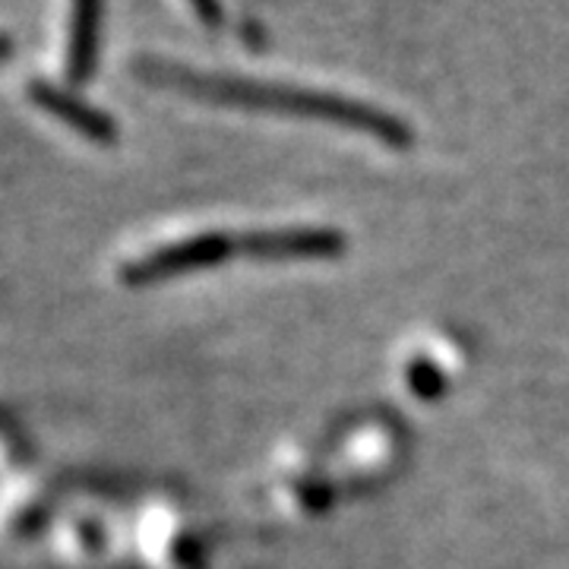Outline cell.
<instances>
[{
	"instance_id": "cell-1",
	"label": "cell",
	"mask_w": 569,
	"mask_h": 569,
	"mask_svg": "<svg viewBox=\"0 0 569 569\" xmlns=\"http://www.w3.org/2000/svg\"><path fill=\"white\" fill-rule=\"evenodd\" d=\"M149 80H159L162 86L181 89L187 96H197L206 102L241 104V108H260V111H279L291 118H310V121L336 123L348 130H361L373 140L387 142L392 149H408L411 146V127L392 118L383 108L332 96V92H317V89H298L284 82L266 80H241V77H219V73H197L178 63H146L142 67Z\"/></svg>"
},
{
	"instance_id": "cell-2",
	"label": "cell",
	"mask_w": 569,
	"mask_h": 569,
	"mask_svg": "<svg viewBox=\"0 0 569 569\" xmlns=\"http://www.w3.org/2000/svg\"><path fill=\"white\" fill-rule=\"evenodd\" d=\"M234 253H241V238L222 234V231L197 234V238H187V241H178V244L159 247V250L146 253V257L133 260V263H123L121 282H162V279H174V276H183V272H197V269L219 266L228 257H234Z\"/></svg>"
},
{
	"instance_id": "cell-5",
	"label": "cell",
	"mask_w": 569,
	"mask_h": 569,
	"mask_svg": "<svg viewBox=\"0 0 569 569\" xmlns=\"http://www.w3.org/2000/svg\"><path fill=\"white\" fill-rule=\"evenodd\" d=\"M104 0H70V26H67V77L70 82L89 80L99 58V32H102Z\"/></svg>"
},
{
	"instance_id": "cell-3",
	"label": "cell",
	"mask_w": 569,
	"mask_h": 569,
	"mask_svg": "<svg viewBox=\"0 0 569 569\" xmlns=\"http://www.w3.org/2000/svg\"><path fill=\"white\" fill-rule=\"evenodd\" d=\"M241 250L260 260H317L339 257L346 234L336 228H266L241 234Z\"/></svg>"
},
{
	"instance_id": "cell-7",
	"label": "cell",
	"mask_w": 569,
	"mask_h": 569,
	"mask_svg": "<svg viewBox=\"0 0 569 569\" xmlns=\"http://www.w3.org/2000/svg\"><path fill=\"white\" fill-rule=\"evenodd\" d=\"M197 17L206 22H219V0H190Z\"/></svg>"
},
{
	"instance_id": "cell-6",
	"label": "cell",
	"mask_w": 569,
	"mask_h": 569,
	"mask_svg": "<svg viewBox=\"0 0 569 569\" xmlns=\"http://www.w3.org/2000/svg\"><path fill=\"white\" fill-rule=\"evenodd\" d=\"M408 387L415 389V396H421V399H437L447 383H443V373L437 367L427 365V361H415L408 370Z\"/></svg>"
},
{
	"instance_id": "cell-4",
	"label": "cell",
	"mask_w": 569,
	"mask_h": 569,
	"mask_svg": "<svg viewBox=\"0 0 569 569\" xmlns=\"http://www.w3.org/2000/svg\"><path fill=\"white\" fill-rule=\"evenodd\" d=\"M29 99L39 104V108H44L48 114H54L58 121L67 123V127L80 130L82 137H89L92 142H102V146H114L118 142V123L111 121L104 111L77 99L73 92H67V89H58L51 82L36 80L29 82Z\"/></svg>"
}]
</instances>
